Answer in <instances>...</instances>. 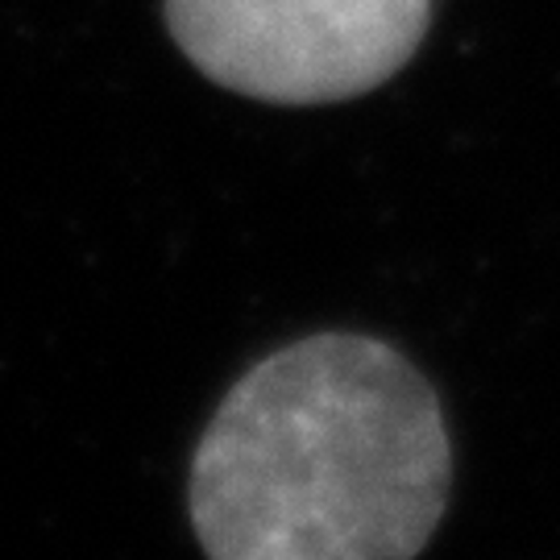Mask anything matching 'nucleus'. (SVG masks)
<instances>
[{
  "mask_svg": "<svg viewBox=\"0 0 560 560\" xmlns=\"http://www.w3.org/2000/svg\"><path fill=\"white\" fill-rule=\"evenodd\" d=\"M453 444L399 349L316 332L245 370L191 457V527L217 560H402L432 540Z\"/></svg>",
  "mask_w": 560,
  "mask_h": 560,
  "instance_id": "1",
  "label": "nucleus"
},
{
  "mask_svg": "<svg viewBox=\"0 0 560 560\" xmlns=\"http://www.w3.org/2000/svg\"><path fill=\"white\" fill-rule=\"evenodd\" d=\"M432 0H166L196 71L266 104H337L399 75Z\"/></svg>",
  "mask_w": 560,
  "mask_h": 560,
  "instance_id": "2",
  "label": "nucleus"
}]
</instances>
